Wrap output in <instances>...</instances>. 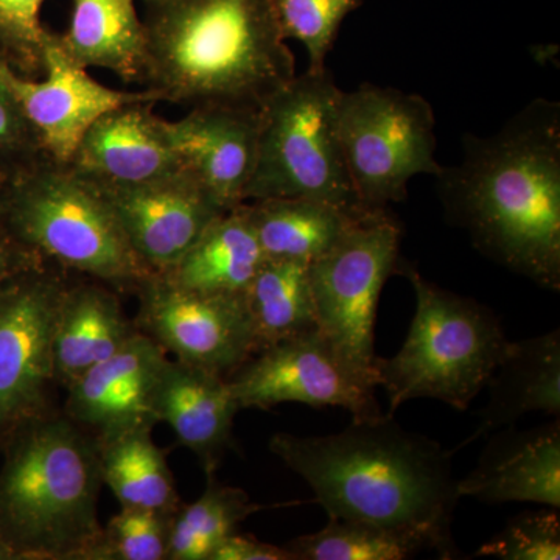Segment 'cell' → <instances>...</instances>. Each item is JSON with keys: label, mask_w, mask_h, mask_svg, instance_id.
Instances as JSON below:
<instances>
[{"label": "cell", "mask_w": 560, "mask_h": 560, "mask_svg": "<svg viewBox=\"0 0 560 560\" xmlns=\"http://www.w3.org/2000/svg\"><path fill=\"white\" fill-rule=\"evenodd\" d=\"M0 469V545L11 559L91 560L101 540L98 442L49 411L9 438Z\"/></svg>", "instance_id": "277c9868"}, {"label": "cell", "mask_w": 560, "mask_h": 560, "mask_svg": "<svg viewBox=\"0 0 560 560\" xmlns=\"http://www.w3.org/2000/svg\"><path fill=\"white\" fill-rule=\"evenodd\" d=\"M340 92L329 70H307L261 106L256 167L243 202L312 198L364 210L350 183L338 138Z\"/></svg>", "instance_id": "52a82bcc"}, {"label": "cell", "mask_w": 560, "mask_h": 560, "mask_svg": "<svg viewBox=\"0 0 560 560\" xmlns=\"http://www.w3.org/2000/svg\"><path fill=\"white\" fill-rule=\"evenodd\" d=\"M264 260L242 202L213 220L183 259L161 275L186 290L241 296Z\"/></svg>", "instance_id": "cb8c5ba5"}, {"label": "cell", "mask_w": 560, "mask_h": 560, "mask_svg": "<svg viewBox=\"0 0 560 560\" xmlns=\"http://www.w3.org/2000/svg\"><path fill=\"white\" fill-rule=\"evenodd\" d=\"M0 559H11L10 552L0 545Z\"/></svg>", "instance_id": "8d00e7d4"}, {"label": "cell", "mask_w": 560, "mask_h": 560, "mask_svg": "<svg viewBox=\"0 0 560 560\" xmlns=\"http://www.w3.org/2000/svg\"><path fill=\"white\" fill-rule=\"evenodd\" d=\"M143 28L160 103L260 110L296 77L271 0H149Z\"/></svg>", "instance_id": "3957f363"}, {"label": "cell", "mask_w": 560, "mask_h": 560, "mask_svg": "<svg viewBox=\"0 0 560 560\" xmlns=\"http://www.w3.org/2000/svg\"><path fill=\"white\" fill-rule=\"evenodd\" d=\"M35 264H43V261L21 248L0 226V285Z\"/></svg>", "instance_id": "e575fe53"}, {"label": "cell", "mask_w": 560, "mask_h": 560, "mask_svg": "<svg viewBox=\"0 0 560 560\" xmlns=\"http://www.w3.org/2000/svg\"><path fill=\"white\" fill-rule=\"evenodd\" d=\"M209 560H293L283 547L265 544L256 537L234 533L210 555Z\"/></svg>", "instance_id": "836d02e7"}, {"label": "cell", "mask_w": 560, "mask_h": 560, "mask_svg": "<svg viewBox=\"0 0 560 560\" xmlns=\"http://www.w3.org/2000/svg\"><path fill=\"white\" fill-rule=\"evenodd\" d=\"M559 510L528 511L486 541L478 556L501 560H559Z\"/></svg>", "instance_id": "1f68e13d"}, {"label": "cell", "mask_w": 560, "mask_h": 560, "mask_svg": "<svg viewBox=\"0 0 560 560\" xmlns=\"http://www.w3.org/2000/svg\"><path fill=\"white\" fill-rule=\"evenodd\" d=\"M463 145L458 164L434 176L445 219L482 256L560 291L559 102L536 98Z\"/></svg>", "instance_id": "6da1fadb"}, {"label": "cell", "mask_w": 560, "mask_h": 560, "mask_svg": "<svg viewBox=\"0 0 560 560\" xmlns=\"http://www.w3.org/2000/svg\"><path fill=\"white\" fill-rule=\"evenodd\" d=\"M416 296L407 340L390 359L375 361L389 415L412 399H436L467 410L486 389L510 340L495 313L471 298L441 289L404 264Z\"/></svg>", "instance_id": "8992f818"}, {"label": "cell", "mask_w": 560, "mask_h": 560, "mask_svg": "<svg viewBox=\"0 0 560 560\" xmlns=\"http://www.w3.org/2000/svg\"><path fill=\"white\" fill-rule=\"evenodd\" d=\"M175 514L120 506L102 529L91 560H167Z\"/></svg>", "instance_id": "f546056e"}, {"label": "cell", "mask_w": 560, "mask_h": 560, "mask_svg": "<svg viewBox=\"0 0 560 560\" xmlns=\"http://www.w3.org/2000/svg\"><path fill=\"white\" fill-rule=\"evenodd\" d=\"M243 208L267 259L308 265L329 254L371 213L312 198H265L245 201Z\"/></svg>", "instance_id": "7402d4cb"}, {"label": "cell", "mask_w": 560, "mask_h": 560, "mask_svg": "<svg viewBox=\"0 0 560 560\" xmlns=\"http://www.w3.org/2000/svg\"><path fill=\"white\" fill-rule=\"evenodd\" d=\"M9 179L10 173L3 171V168L0 167V205H2L3 195H5L7 184H9Z\"/></svg>", "instance_id": "d590c367"}, {"label": "cell", "mask_w": 560, "mask_h": 560, "mask_svg": "<svg viewBox=\"0 0 560 560\" xmlns=\"http://www.w3.org/2000/svg\"><path fill=\"white\" fill-rule=\"evenodd\" d=\"M58 38L80 68L109 70L125 83L142 84L145 28L135 0H75L68 32Z\"/></svg>", "instance_id": "603a6c76"}, {"label": "cell", "mask_w": 560, "mask_h": 560, "mask_svg": "<svg viewBox=\"0 0 560 560\" xmlns=\"http://www.w3.org/2000/svg\"><path fill=\"white\" fill-rule=\"evenodd\" d=\"M206 477L208 485L200 499L179 506L173 517L167 560H209L242 522L267 508L253 503L245 490L221 485L215 474Z\"/></svg>", "instance_id": "4316f807"}, {"label": "cell", "mask_w": 560, "mask_h": 560, "mask_svg": "<svg viewBox=\"0 0 560 560\" xmlns=\"http://www.w3.org/2000/svg\"><path fill=\"white\" fill-rule=\"evenodd\" d=\"M46 156L38 136L0 80V167L11 175Z\"/></svg>", "instance_id": "d6a6232c"}, {"label": "cell", "mask_w": 560, "mask_h": 560, "mask_svg": "<svg viewBox=\"0 0 560 560\" xmlns=\"http://www.w3.org/2000/svg\"><path fill=\"white\" fill-rule=\"evenodd\" d=\"M228 383L241 410L302 404L345 408L352 419L382 415L375 388L342 366L319 329L259 350L232 372Z\"/></svg>", "instance_id": "7c38bea8"}, {"label": "cell", "mask_w": 560, "mask_h": 560, "mask_svg": "<svg viewBox=\"0 0 560 560\" xmlns=\"http://www.w3.org/2000/svg\"><path fill=\"white\" fill-rule=\"evenodd\" d=\"M268 448L307 482L329 518L372 523L458 559L452 525L460 495L453 453L393 415L352 419L326 436L272 434Z\"/></svg>", "instance_id": "7a4b0ae2"}, {"label": "cell", "mask_w": 560, "mask_h": 560, "mask_svg": "<svg viewBox=\"0 0 560 560\" xmlns=\"http://www.w3.org/2000/svg\"><path fill=\"white\" fill-rule=\"evenodd\" d=\"M460 499L486 504L536 503L560 508L559 418L536 427L493 431L477 467L458 480Z\"/></svg>", "instance_id": "ac0fdd59"}, {"label": "cell", "mask_w": 560, "mask_h": 560, "mask_svg": "<svg viewBox=\"0 0 560 560\" xmlns=\"http://www.w3.org/2000/svg\"><path fill=\"white\" fill-rule=\"evenodd\" d=\"M119 293L97 280L70 283L55 329V378L68 388L101 361L124 348L135 334Z\"/></svg>", "instance_id": "44dd1931"}, {"label": "cell", "mask_w": 560, "mask_h": 560, "mask_svg": "<svg viewBox=\"0 0 560 560\" xmlns=\"http://www.w3.org/2000/svg\"><path fill=\"white\" fill-rule=\"evenodd\" d=\"M237 401L230 383L215 372L183 361L162 364L151 396V411L200 459L206 475L215 474L232 445Z\"/></svg>", "instance_id": "d6986e66"}, {"label": "cell", "mask_w": 560, "mask_h": 560, "mask_svg": "<svg viewBox=\"0 0 560 560\" xmlns=\"http://www.w3.org/2000/svg\"><path fill=\"white\" fill-rule=\"evenodd\" d=\"M337 131L350 183L370 212L407 200L418 175L436 176V117L419 94L363 83L341 91Z\"/></svg>", "instance_id": "ba28073f"}, {"label": "cell", "mask_w": 560, "mask_h": 560, "mask_svg": "<svg viewBox=\"0 0 560 560\" xmlns=\"http://www.w3.org/2000/svg\"><path fill=\"white\" fill-rule=\"evenodd\" d=\"M401 226L371 212L334 249L308 265L318 329L342 366L377 388L374 327L386 280L400 275Z\"/></svg>", "instance_id": "9c48e42d"}, {"label": "cell", "mask_w": 560, "mask_h": 560, "mask_svg": "<svg viewBox=\"0 0 560 560\" xmlns=\"http://www.w3.org/2000/svg\"><path fill=\"white\" fill-rule=\"evenodd\" d=\"M164 349L136 330L124 348L92 366L68 388L65 415L97 442L156 425L151 411Z\"/></svg>", "instance_id": "9a60e30c"}, {"label": "cell", "mask_w": 560, "mask_h": 560, "mask_svg": "<svg viewBox=\"0 0 560 560\" xmlns=\"http://www.w3.org/2000/svg\"><path fill=\"white\" fill-rule=\"evenodd\" d=\"M153 429H138L98 442L103 485L121 508L175 514L179 508L175 480Z\"/></svg>", "instance_id": "484cf974"}, {"label": "cell", "mask_w": 560, "mask_h": 560, "mask_svg": "<svg viewBox=\"0 0 560 560\" xmlns=\"http://www.w3.org/2000/svg\"><path fill=\"white\" fill-rule=\"evenodd\" d=\"M95 186L132 250L156 275L172 270L209 224L228 212L187 172L135 186Z\"/></svg>", "instance_id": "5bb4252c"}, {"label": "cell", "mask_w": 560, "mask_h": 560, "mask_svg": "<svg viewBox=\"0 0 560 560\" xmlns=\"http://www.w3.org/2000/svg\"><path fill=\"white\" fill-rule=\"evenodd\" d=\"M243 298L257 352L318 329L311 270L305 261L265 257Z\"/></svg>", "instance_id": "d4e9b609"}, {"label": "cell", "mask_w": 560, "mask_h": 560, "mask_svg": "<svg viewBox=\"0 0 560 560\" xmlns=\"http://www.w3.org/2000/svg\"><path fill=\"white\" fill-rule=\"evenodd\" d=\"M156 105L135 102L110 109L83 136L69 167L98 186H135L186 172Z\"/></svg>", "instance_id": "e0dca14e"}, {"label": "cell", "mask_w": 560, "mask_h": 560, "mask_svg": "<svg viewBox=\"0 0 560 560\" xmlns=\"http://www.w3.org/2000/svg\"><path fill=\"white\" fill-rule=\"evenodd\" d=\"M0 226L43 264L136 293L151 272L91 180L49 156L11 173Z\"/></svg>", "instance_id": "5b68a950"}, {"label": "cell", "mask_w": 560, "mask_h": 560, "mask_svg": "<svg viewBox=\"0 0 560 560\" xmlns=\"http://www.w3.org/2000/svg\"><path fill=\"white\" fill-rule=\"evenodd\" d=\"M43 80L28 79L0 61V80L38 136L44 153L69 164L81 139L110 109L135 102L160 103L149 90H113L92 79L62 50L57 33L44 40Z\"/></svg>", "instance_id": "4fadbf2b"}, {"label": "cell", "mask_w": 560, "mask_h": 560, "mask_svg": "<svg viewBox=\"0 0 560 560\" xmlns=\"http://www.w3.org/2000/svg\"><path fill=\"white\" fill-rule=\"evenodd\" d=\"M136 294V329L175 360L228 378L257 352L243 294L198 293L156 272Z\"/></svg>", "instance_id": "8fae6325"}, {"label": "cell", "mask_w": 560, "mask_h": 560, "mask_svg": "<svg viewBox=\"0 0 560 560\" xmlns=\"http://www.w3.org/2000/svg\"><path fill=\"white\" fill-rule=\"evenodd\" d=\"M68 272L35 264L0 285V440L49 412L54 340Z\"/></svg>", "instance_id": "30bf717a"}, {"label": "cell", "mask_w": 560, "mask_h": 560, "mask_svg": "<svg viewBox=\"0 0 560 560\" xmlns=\"http://www.w3.org/2000/svg\"><path fill=\"white\" fill-rule=\"evenodd\" d=\"M293 560H404L425 548L412 537L372 523L329 518L318 533L283 545Z\"/></svg>", "instance_id": "83f0119b"}, {"label": "cell", "mask_w": 560, "mask_h": 560, "mask_svg": "<svg viewBox=\"0 0 560 560\" xmlns=\"http://www.w3.org/2000/svg\"><path fill=\"white\" fill-rule=\"evenodd\" d=\"M165 130L184 171L221 208H237L245 197L259 149L260 110L198 106Z\"/></svg>", "instance_id": "2e32d148"}, {"label": "cell", "mask_w": 560, "mask_h": 560, "mask_svg": "<svg viewBox=\"0 0 560 560\" xmlns=\"http://www.w3.org/2000/svg\"><path fill=\"white\" fill-rule=\"evenodd\" d=\"M486 388L489 399L480 425L459 448L493 431L515 425L529 412L560 416V331L510 341Z\"/></svg>", "instance_id": "ffe728a7"}, {"label": "cell", "mask_w": 560, "mask_h": 560, "mask_svg": "<svg viewBox=\"0 0 560 560\" xmlns=\"http://www.w3.org/2000/svg\"><path fill=\"white\" fill-rule=\"evenodd\" d=\"M363 0H271L276 21L285 39L300 40L308 54V69H327L342 21Z\"/></svg>", "instance_id": "f1b7e54d"}, {"label": "cell", "mask_w": 560, "mask_h": 560, "mask_svg": "<svg viewBox=\"0 0 560 560\" xmlns=\"http://www.w3.org/2000/svg\"><path fill=\"white\" fill-rule=\"evenodd\" d=\"M46 0H0V61L21 75L39 79L44 72V40L40 22Z\"/></svg>", "instance_id": "4dcf8cb0"}, {"label": "cell", "mask_w": 560, "mask_h": 560, "mask_svg": "<svg viewBox=\"0 0 560 560\" xmlns=\"http://www.w3.org/2000/svg\"><path fill=\"white\" fill-rule=\"evenodd\" d=\"M145 2H149V0H145Z\"/></svg>", "instance_id": "74e56055"}]
</instances>
